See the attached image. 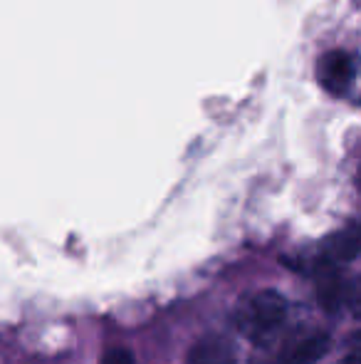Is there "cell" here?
Returning a JSON list of instances; mask_svg holds the SVG:
<instances>
[{"label": "cell", "mask_w": 361, "mask_h": 364, "mask_svg": "<svg viewBox=\"0 0 361 364\" xmlns=\"http://www.w3.org/2000/svg\"><path fill=\"white\" fill-rule=\"evenodd\" d=\"M284 317H287V300L277 290H260L238 305L235 325L255 345H265L284 325Z\"/></svg>", "instance_id": "1"}, {"label": "cell", "mask_w": 361, "mask_h": 364, "mask_svg": "<svg viewBox=\"0 0 361 364\" xmlns=\"http://www.w3.org/2000/svg\"><path fill=\"white\" fill-rule=\"evenodd\" d=\"M354 75H357L354 60H352V55L344 53V50H329V53H324L317 63L319 85L337 97L347 95V92L352 90Z\"/></svg>", "instance_id": "2"}, {"label": "cell", "mask_w": 361, "mask_h": 364, "mask_svg": "<svg viewBox=\"0 0 361 364\" xmlns=\"http://www.w3.org/2000/svg\"><path fill=\"white\" fill-rule=\"evenodd\" d=\"M186 364H238L235 345L223 335H206L188 350Z\"/></svg>", "instance_id": "3"}, {"label": "cell", "mask_w": 361, "mask_h": 364, "mask_svg": "<svg viewBox=\"0 0 361 364\" xmlns=\"http://www.w3.org/2000/svg\"><path fill=\"white\" fill-rule=\"evenodd\" d=\"M357 255H361V223L337 230L322 243V263L342 265L354 260Z\"/></svg>", "instance_id": "4"}, {"label": "cell", "mask_w": 361, "mask_h": 364, "mask_svg": "<svg viewBox=\"0 0 361 364\" xmlns=\"http://www.w3.org/2000/svg\"><path fill=\"white\" fill-rule=\"evenodd\" d=\"M344 292H347V283H344L342 273L337 265L332 263H319L317 270V297L319 305L327 312H337L344 305Z\"/></svg>", "instance_id": "5"}, {"label": "cell", "mask_w": 361, "mask_h": 364, "mask_svg": "<svg viewBox=\"0 0 361 364\" xmlns=\"http://www.w3.org/2000/svg\"><path fill=\"white\" fill-rule=\"evenodd\" d=\"M329 350V337L327 335H309L294 342L287 352L277 357L282 364H314L324 352Z\"/></svg>", "instance_id": "6"}, {"label": "cell", "mask_w": 361, "mask_h": 364, "mask_svg": "<svg viewBox=\"0 0 361 364\" xmlns=\"http://www.w3.org/2000/svg\"><path fill=\"white\" fill-rule=\"evenodd\" d=\"M344 305L349 307V312H352L357 320H361V275H357L352 283H347V292H344Z\"/></svg>", "instance_id": "7"}, {"label": "cell", "mask_w": 361, "mask_h": 364, "mask_svg": "<svg viewBox=\"0 0 361 364\" xmlns=\"http://www.w3.org/2000/svg\"><path fill=\"white\" fill-rule=\"evenodd\" d=\"M101 364H136L134 355H131L126 347H111L104 357H101Z\"/></svg>", "instance_id": "8"}, {"label": "cell", "mask_w": 361, "mask_h": 364, "mask_svg": "<svg viewBox=\"0 0 361 364\" xmlns=\"http://www.w3.org/2000/svg\"><path fill=\"white\" fill-rule=\"evenodd\" d=\"M339 364H361V350L354 352V355H349V357H344Z\"/></svg>", "instance_id": "9"}, {"label": "cell", "mask_w": 361, "mask_h": 364, "mask_svg": "<svg viewBox=\"0 0 361 364\" xmlns=\"http://www.w3.org/2000/svg\"><path fill=\"white\" fill-rule=\"evenodd\" d=\"M357 183H359V188H361V168H359V176H357Z\"/></svg>", "instance_id": "10"}, {"label": "cell", "mask_w": 361, "mask_h": 364, "mask_svg": "<svg viewBox=\"0 0 361 364\" xmlns=\"http://www.w3.org/2000/svg\"><path fill=\"white\" fill-rule=\"evenodd\" d=\"M357 340H361V332H359V335H357Z\"/></svg>", "instance_id": "11"}]
</instances>
